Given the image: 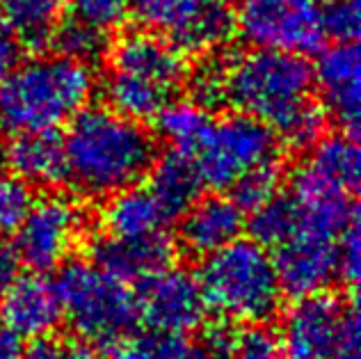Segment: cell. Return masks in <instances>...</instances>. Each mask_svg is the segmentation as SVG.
<instances>
[{"label": "cell", "mask_w": 361, "mask_h": 359, "mask_svg": "<svg viewBox=\"0 0 361 359\" xmlns=\"http://www.w3.org/2000/svg\"><path fill=\"white\" fill-rule=\"evenodd\" d=\"M300 165L318 181L336 190L355 195L359 188V147L355 135L345 130L334 135H320L309 147V156Z\"/></svg>", "instance_id": "obj_21"}, {"label": "cell", "mask_w": 361, "mask_h": 359, "mask_svg": "<svg viewBox=\"0 0 361 359\" xmlns=\"http://www.w3.org/2000/svg\"><path fill=\"white\" fill-rule=\"evenodd\" d=\"M334 359H361V332H359V309L357 298L353 296L345 302L343 320H341Z\"/></svg>", "instance_id": "obj_34"}, {"label": "cell", "mask_w": 361, "mask_h": 359, "mask_svg": "<svg viewBox=\"0 0 361 359\" xmlns=\"http://www.w3.org/2000/svg\"><path fill=\"white\" fill-rule=\"evenodd\" d=\"M135 302L140 320L158 334H192L208 314L197 275L174 263L140 279Z\"/></svg>", "instance_id": "obj_10"}, {"label": "cell", "mask_w": 361, "mask_h": 359, "mask_svg": "<svg viewBox=\"0 0 361 359\" xmlns=\"http://www.w3.org/2000/svg\"><path fill=\"white\" fill-rule=\"evenodd\" d=\"M250 231L256 243L263 248H279L295 233V209L288 195H277L252 211Z\"/></svg>", "instance_id": "obj_25"}, {"label": "cell", "mask_w": 361, "mask_h": 359, "mask_svg": "<svg viewBox=\"0 0 361 359\" xmlns=\"http://www.w3.org/2000/svg\"><path fill=\"white\" fill-rule=\"evenodd\" d=\"M235 35L252 49L309 55L325 44L322 0H235Z\"/></svg>", "instance_id": "obj_7"}, {"label": "cell", "mask_w": 361, "mask_h": 359, "mask_svg": "<svg viewBox=\"0 0 361 359\" xmlns=\"http://www.w3.org/2000/svg\"><path fill=\"white\" fill-rule=\"evenodd\" d=\"M58 270L53 286L62 314L80 341L106 348L135 329L137 302L126 281L108 275L92 261H64Z\"/></svg>", "instance_id": "obj_5"}, {"label": "cell", "mask_w": 361, "mask_h": 359, "mask_svg": "<svg viewBox=\"0 0 361 359\" xmlns=\"http://www.w3.org/2000/svg\"><path fill=\"white\" fill-rule=\"evenodd\" d=\"M359 222L353 220L343 233L338 236L336 250H338V277L345 281L348 286H357L359 281V268H361V257H359Z\"/></svg>", "instance_id": "obj_33"}, {"label": "cell", "mask_w": 361, "mask_h": 359, "mask_svg": "<svg viewBox=\"0 0 361 359\" xmlns=\"http://www.w3.org/2000/svg\"><path fill=\"white\" fill-rule=\"evenodd\" d=\"M313 90L327 117L357 138L361 119V55L357 42H336L322 49L313 64Z\"/></svg>", "instance_id": "obj_13"}, {"label": "cell", "mask_w": 361, "mask_h": 359, "mask_svg": "<svg viewBox=\"0 0 361 359\" xmlns=\"http://www.w3.org/2000/svg\"><path fill=\"white\" fill-rule=\"evenodd\" d=\"M174 261V245L165 231L142 238H101L92 250V263L121 281H140Z\"/></svg>", "instance_id": "obj_17"}, {"label": "cell", "mask_w": 361, "mask_h": 359, "mask_svg": "<svg viewBox=\"0 0 361 359\" xmlns=\"http://www.w3.org/2000/svg\"><path fill=\"white\" fill-rule=\"evenodd\" d=\"M208 119H211V110L199 106L197 101H169L167 106L158 112L154 119L158 124V133L163 135L172 149L176 151H190L202 135Z\"/></svg>", "instance_id": "obj_24"}, {"label": "cell", "mask_w": 361, "mask_h": 359, "mask_svg": "<svg viewBox=\"0 0 361 359\" xmlns=\"http://www.w3.org/2000/svg\"><path fill=\"white\" fill-rule=\"evenodd\" d=\"M322 28L334 42H357L361 28L359 0H322Z\"/></svg>", "instance_id": "obj_30"}, {"label": "cell", "mask_w": 361, "mask_h": 359, "mask_svg": "<svg viewBox=\"0 0 361 359\" xmlns=\"http://www.w3.org/2000/svg\"><path fill=\"white\" fill-rule=\"evenodd\" d=\"M133 5L135 0H66V9H71V16L103 32L123 25V21L133 14Z\"/></svg>", "instance_id": "obj_29"}, {"label": "cell", "mask_w": 361, "mask_h": 359, "mask_svg": "<svg viewBox=\"0 0 361 359\" xmlns=\"http://www.w3.org/2000/svg\"><path fill=\"white\" fill-rule=\"evenodd\" d=\"M66 14V0H0V18L25 49L39 51L53 42Z\"/></svg>", "instance_id": "obj_22"}, {"label": "cell", "mask_w": 361, "mask_h": 359, "mask_svg": "<svg viewBox=\"0 0 361 359\" xmlns=\"http://www.w3.org/2000/svg\"><path fill=\"white\" fill-rule=\"evenodd\" d=\"M35 202L32 185L21 176L0 172V241H7L18 231Z\"/></svg>", "instance_id": "obj_27"}, {"label": "cell", "mask_w": 361, "mask_h": 359, "mask_svg": "<svg viewBox=\"0 0 361 359\" xmlns=\"http://www.w3.org/2000/svg\"><path fill=\"white\" fill-rule=\"evenodd\" d=\"M199 286L208 311L231 323H268L283 291L268 248L254 238H235L202 257Z\"/></svg>", "instance_id": "obj_4"}, {"label": "cell", "mask_w": 361, "mask_h": 359, "mask_svg": "<svg viewBox=\"0 0 361 359\" xmlns=\"http://www.w3.org/2000/svg\"><path fill=\"white\" fill-rule=\"evenodd\" d=\"M229 359H281V336L265 323H245L240 329H217L208 339Z\"/></svg>", "instance_id": "obj_23"}, {"label": "cell", "mask_w": 361, "mask_h": 359, "mask_svg": "<svg viewBox=\"0 0 361 359\" xmlns=\"http://www.w3.org/2000/svg\"><path fill=\"white\" fill-rule=\"evenodd\" d=\"M108 69L154 83L174 94L188 80L185 53L149 28L123 32L108 46Z\"/></svg>", "instance_id": "obj_12"}, {"label": "cell", "mask_w": 361, "mask_h": 359, "mask_svg": "<svg viewBox=\"0 0 361 359\" xmlns=\"http://www.w3.org/2000/svg\"><path fill=\"white\" fill-rule=\"evenodd\" d=\"M0 359H23L21 339L14 336L9 329H0Z\"/></svg>", "instance_id": "obj_39"}, {"label": "cell", "mask_w": 361, "mask_h": 359, "mask_svg": "<svg viewBox=\"0 0 361 359\" xmlns=\"http://www.w3.org/2000/svg\"><path fill=\"white\" fill-rule=\"evenodd\" d=\"M16 277V257L14 252L0 248V300H3L9 281Z\"/></svg>", "instance_id": "obj_38"}, {"label": "cell", "mask_w": 361, "mask_h": 359, "mask_svg": "<svg viewBox=\"0 0 361 359\" xmlns=\"http://www.w3.org/2000/svg\"><path fill=\"white\" fill-rule=\"evenodd\" d=\"M0 320L21 341L55 334L64 320L58 291L39 272L14 277L0 300Z\"/></svg>", "instance_id": "obj_14"}, {"label": "cell", "mask_w": 361, "mask_h": 359, "mask_svg": "<svg viewBox=\"0 0 361 359\" xmlns=\"http://www.w3.org/2000/svg\"><path fill=\"white\" fill-rule=\"evenodd\" d=\"M97 92L92 64L62 53L18 62L0 78V128L7 133L60 130Z\"/></svg>", "instance_id": "obj_3"}, {"label": "cell", "mask_w": 361, "mask_h": 359, "mask_svg": "<svg viewBox=\"0 0 361 359\" xmlns=\"http://www.w3.org/2000/svg\"><path fill=\"white\" fill-rule=\"evenodd\" d=\"M87 217L82 206L66 195H46L35 200L14 238L16 263L32 272H53L78 248Z\"/></svg>", "instance_id": "obj_9"}, {"label": "cell", "mask_w": 361, "mask_h": 359, "mask_svg": "<svg viewBox=\"0 0 361 359\" xmlns=\"http://www.w3.org/2000/svg\"><path fill=\"white\" fill-rule=\"evenodd\" d=\"M172 217L149 190L147 183H133L108 197L103 209V229L115 238H142L167 229Z\"/></svg>", "instance_id": "obj_19"}, {"label": "cell", "mask_w": 361, "mask_h": 359, "mask_svg": "<svg viewBox=\"0 0 361 359\" xmlns=\"http://www.w3.org/2000/svg\"><path fill=\"white\" fill-rule=\"evenodd\" d=\"M103 359H151V341L126 334L103 348Z\"/></svg>", "instance_id": "obj_36"}, {"label": "cell", "mask_w": 361, "mask_h": 359, "mask_svg": "<svg viewBox=\"0 0 361 359\" xmlns=\"http://www.w3.org/2000/svg\"><path fill=\"white\" fill-rule=\"evenodd\" d=\"M23 359H94L90 348L75 341H60V339L44 336L32 341L23 351Z\"/></svg>", "instance_id": "obj_35"}, {"label": "cell", "mask_w": 361, "mask_h": 359, "mask_svg": "<svg viewBox=\"0 0 361 359\" xmlns=\"http://www.w3.org/2000/svg\"><path fill=\"white\" fill-rule=\"evenodd\" d=\"M21 51H23L21 42L16 39V35L0 18V78L21 62Z\"/></svg>", "instance_id": "obj_37"}, {"label": "cell", "mask_w": 361, "mask_h": 359, "mask_svg": "<svg viewBox=\"0 0 361 359\" xmlns=\"http://www.w3.org/2000/svg\"><path fill=\"white\" fill-rule=\"evenodd\" d=\"M185 154L192 160L202 185L222 193L254 167L277 163L281 140L268 124L235 110L220 117L211 115L202 135Z\"/></svg>", "instance_id": "obj_6"}, {"label": "cell", "mask_w": 361, "mask_h": 359, "mask_svg": "<svg viewBox=\"0 0 361 359\" xmlns=\"http://www.w3.org/2000/svg\"><path fill=\"white\" fill-rule=\"evenodd\" d=\"M336 241L318 236H293L279 245L277 257L272 259L283 296L304 298L327 291L334 284V279H338Z\"/></svg>", "instance_id": "obj_15"}, {"label": "cell", "mask_w": 361, "mask_h": 359, "mask_svg": "<svg viewBox=\"0 0 361 359\" xmlns=\"http://www.w3.org/2000/svg\"><path fill=\"white\" fill-rule=\"evenodd\" d=\"M229 190H231V200L245 213H252L281 193V169L277 167V163L254 167L252 172L243 174Z\"/></svg>", "instance_id": "obj_28"}, {"label": "cell", "mask_w": 361, "mask_h": 359, "mask_svg": "<svg viewBox=\"0 0 361 359\" xmlns=\"http://www.w3.org/2000/svg\"><path fill=\"white\" fill-rule=\"evenodd\" d=\"M245 229V211L231 197H197L180 215L178 243L192 257H206L226 243L235 241Z\"/></svg>", "instance_id": "obj_16"}, {"label": "cell", "mask_w": 361, "mask_h": 359, "mask_svg": "<svg viewBox=\"0 0 361 359\" xmlns=\"http://www.w3.org/2000/svg\"><path fill=\"white\" fill-rule=\"evenodd\" d=\"M151 359H229L211 341L199 343L188 334H160L151 341Z\"/></svg>", "instance_id": "obj_31"}, {"label": "cell", "mask_w": 361, "mask_h": 359, "mask_svg": "<svg viewBox=\"0 0 361 359\" xmlns=\"http://www.w3.org/2000/svg\"><path fill=\"white\" fill-rule=\"evenodd\" d=\"M0 130H3V128H0ZM0 151H3V140H0Z\"/></svg>", "instance_id": "obj_40"}, {"label": "cell", "mask_w": 361, "mask_h": 359, "mask_svg": "<svg viewBox=\"0 0 361 359\" xmlns=\"http://www.w3.org/2000/svg\"><path fill=\"white\" fill-rule=\"evenodd\" d=\"M133 14L185 55L215 53L235 35L229 0H135Z\"/></svg>", "instance_id": "obj_8"}, {"label": "cell", "mask_w": 361, "mask_h": 359, "mask_svg": "<svg viewBox=\"0 0 361 359\" xmlns=\"http://www.w3.org/2000/svg\"><path fill=\"white\" fill-rule=\"evenodd\" d=\"M345 302L329 293L295 298L283 316L281 348L288 359H334Z\"/></svg>", "instance_id": "obj_11"}, {"label": "cell", "mask_w": 361, "mask_h": 359, "mask_svg": "<svg viewBox=\"0 0 361 359\" xmlns=\"http://www.w3.org/2000/svg\"><path fill=\"white\" fill-rule=\"evenodd\" d=\"M192 85V101L208 110H213L224 103V62L222 60H211L204 62L197 69V73L190 78Z\"/></svg>", "instance_id": "obj_32"}, {"label": "cell", "mask_w": 361, "mask_h": 359, "mask_svg": "<svg viewBox=\"0 0 361 359\" xmlns=\"http://www.w3.org/2000/svg\"><path fill=\"white\" fill-rule=\"evenodd\" d=\"M0 156L9 172L30 185H58L66 178L64 142L58 130L16 133Z\"/></svg>", "instance_id": "obj_18"}, {"label": "cell", "mask_w": 361, "mask_h": 359, "mask_svg": "<svg viewBox=\"0 0 361 359\" xmlns=\"http://www.w3.org/2000/svg\"><path fill=\"white\" fill-rule=\"evenodd\" d=\"M224 103L268 124L295 149L325 135L327 112L313 99V69L304 55L252 49L224 60Z\"/></svg>", "instance_id": "obj_1"}, {"label": "cell", "mask_w": 361, "mask_h": 359, "mask_svg": "<svg viewBox=\"0 0 361 359\" xmlns=\"http://www.w3.org/2000/svg\"><path fill=\"white\" fill-rule=\"evenodd\" d=\"M62 142L64 181L90 200H108L140 183L158 156L156 138L145 124L110 106H85L66 124Z\"/></svg>", "instance_id": "obj_2"}, {"label": "cell", "mask_w": 361, "mask_h": 359, "mask_svg": "<svg viewBox=\"0 0 361 359\" xmlns=\"http://www.w3.org/2000/svg\"><path fill=\"white\" fill-rule=\"evenodd\" d=\"M145 178L147 188L156 195V200L163 204L172 220L188 211V206L202 195L204 188L190 156L176 149L156 156Z\"/></svg>", "instance_id": "obj_20"}, {"label": "cell", "mask_w": 361, "mask_h": 359, "mask_svg": "<svg viewBox=\"0 0 361 359\" xmlns=\"http://www.w3.org/2000/svg\"><path fill=\"white\" fill-rule=\"evenodd\" d=\"M51 44L55 46V51L66 55V58L94 64L108 53V32L71 16L69 21L64 18L60 23Z\"/></svg>", "instance_id": "obj_26"}]
</instances>
